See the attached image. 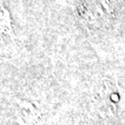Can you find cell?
<instances>
[{
	"mask_svg": "<svg viewBox=\"0 0 125 125\" xmlns=\"http://www.w3.org/2000/svg\"><path fill=\"white\" fill-rule=\"evenodd\" d=\"M1 10H2V14H1V27H2V32H5L7 34H10L11 37V39H14V32H13V28H11V25H10V15H9V11H7L4 6L1 5Z\"/></svg>",
	"mask_w": 125,
	"mask_h": 125,
	"instance_id": "6da1fadb",
	"label": "cell"
}]
</instances>
